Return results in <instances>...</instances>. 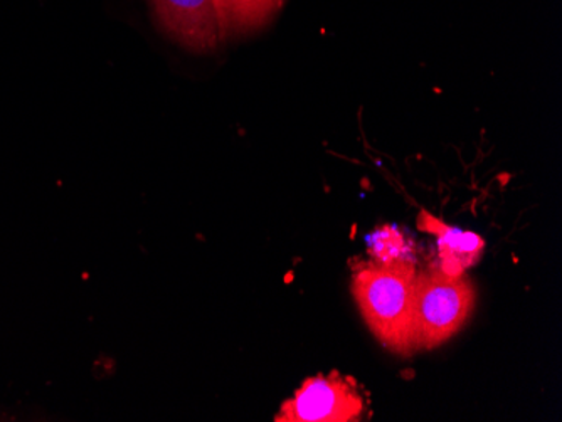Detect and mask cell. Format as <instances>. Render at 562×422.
Here are the masks:
<instances>
[{"label": "cell", "mask_w": 562, "mask_h": 422, "mask_svg": "<svg viewBox=\"0 0 562 422\" xmlns=\"http://www.w3.org/2000/svg\"><path fill=\"white\" fill-rule=\"evenodd\" d=\"M416 270L412 261L379 264L371 261L356 270L352 293L369 329L379 342L401 355L415 352Z\"/></svg>", "instance_id": "cell-1"}, {"label": "cell", "mask_w": 562, "mask_h": 422, "mask_svg": "<svg viewBox=\"0 0 562 422\" xmlns=\"http://www.w3.org/2000/svg\"><path fill=\"white\" fill-rule=\"evenodd\" d=\"M283 0H217L224 37L260 30Z\"/></svg>", "instance_id": "cell-6"}, {"label": "cell", "mask_w": 562, "mask_h": 422, "mask_svg": "<svg viewBox=\"0 0 562 422\" xmlns=\"http://www.w3.org/2000/svg\"><path fill=\"white\" fill-rule=\"evenodd\" d=\"M366 411L364 396L352 377L331 370L328 376L308 377L295 396L281 406L278 422H350Z\"/></svg>", "instance_id": "cell-3"}, {"label": "cell", "mask_w": 562, "mask_h": 422, "mask_svg": "<svg viewBox=\"0 0 562 422\" xmlns=\"http://www.w3.org/2000/svg\"><path fill=\"white\" fill-rule=\"evenodd\" d=\"M418 228L437 236L440 271L451 278H460L463 271L472 267L485 251V241L479 235L450 228L426 210L419 213Z\"/></svg>", "instance_id": "cell-5"}, {"label": "cell", "mask_w": 562, "mask_h": 422, "mask_svg": "<svg viewBox=\"0 0 562 422\" xmlns=\"http://www.w3.org/2000/svg\"><path fill=\"white\" fill-rule=\"evenodd\" d=\"M160 26L192 52H213L224 39L217 0H150Z\"/></svg>", "instance_id": "cell-4"}, {"label": "cell", "mask_w": 562, "mask_h": 422, "mask_svg": "<svg viewBox=\"0 0 562 422\" xmlns=\"http://www.w3.org/2000/svg\"><path fill=\"white\" fill-rule=\"evenodd\" d=\"M369 254L372 261L379 264L397 263V261H412V250L404 239L403 232L393 226H381L369 238Z\"/></svg>", "instance_id": "cell-7"}, {"label": "cell", "mask_w": 562, "mask_h": 422, "mask_svg": "<svg viewBox=\"0 0 562 422\" xmlns=\"http://www.w3.org/2000/svg\"><path fill=\"white\" fill-rule=\"evenodd\" d=\"M475 305V289L467 280L451 278L440 270L416 275L415 351L448 342L465 326Z\"/></svg>", "instance_id": "cell-2"}]
</instances>
